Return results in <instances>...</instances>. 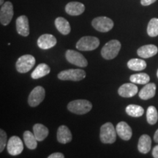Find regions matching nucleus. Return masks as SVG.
<instances>
[{
	"mask_svg": "<svg viewBox=\"0 0 158 158\" xmlns=\"http://www.w3.org/2000/svg\"><path fill=\"white\" fill-rule=\"evenodd\" d=\"M121 43L117 40H111L106 43L101 49L102 56L108 60L116 58L121 49Z\"/></svg>",
	"mask_w": 158,
	"mask_h": 158,
	"instance_id": "obj_1",
	"label": "nucleus"
},
{
	"mask_svg": "<svg viewBox=\"0 0 158 158\" xmlns=\"http://www.w3.org/2000/svg\"><path fill=\"white\" fill-rule=\"evenodd\" d=\"M92 108V104L86 100H76L69 102L68 109L72 113L83 115L89 112Z\"/></svg>",
	"mask_w": 158,
	"mask_h": 158,
	"instance_id": "obj_2",
	"label": "nucleus"
},
{
	"mask_svg": "<svg viewBox=\"0 0 158 158\" xmlns=\"http://www.w3.org/2000/svg\"><path fill=\"white\" fill-rule=\"evenodd\" d=\"M116 130L113 124L107 122L100 127V138L103 143H114L116 140Z\"/></svg>",
	"mask_w": 158,
	"mask_h": 158,
	"instance_id": "obj_3",
	"label": "nucleus"
},
{
	"mask_svg": "<svg viewBox=\"0 0 158 158\" xmlns=\"http://www.w3.org/2000/svg\"><path fill=\"white\" fill-rule=\"evenodd\" d=\"M100 45V40L98 37L93 36H85L81 38L76 43L78 50L87 51L95 50Z\"/></svg>",
	"mask_w": 158,
	"mask_h": 158,
	"instance_id": "obj_4",
	"label": "nucleus"
},
{
	"mask_svg": "<svg viewBox=\"0 0 158 158\" xmlns=\"http://www.w3.org/2000/svg\"><path fill=\"white\" fill-rule=\"evenodd\" d=\"M86 73L81 69H69L63 70L58 74V78L62 81H79L85 78Z\"/></svg>",
	"mask_w": 158,
	"mask_h": 158,
	"instance_id": "obj_5",
	"label": "nucleus"
},
{
	"mask_svg": "<svg viewBox=\"0 0 158 158\" xmlns=\"http://www.w3.org/2000/svg\"><path fill=\"white\" fill-rule=\"evenodd\" d=\"M35 64V58L32 55L26 54L19 57L15 64L16 70L20 73H26L31 70Z\"/></svg>",
	"mask_w": 158,
	"mask_h": 158,
	"instance_id": "obj_6",
	"label": "nucleus"
},
{
	"mask_svg": "<svg viewBox=\"0 0 158 158\" xmlns=\"http://www.w3.org/2000/svg\"><path fill=\"white\" fill-rule=\"evenodd\" d=\"M92 25L97 31L100 32H108L114 27V22L109 18L100 16L92 20Z\"/></svg>",
	"mask_w": 158,
	"mask_h": 158,
	"instance_id": "obj_7",
	"label": "nucleus"
},
{
	"mask_svg": "<svg viewBox=\"0 0 158 158\" xmlns=\"http://www.w3.org/2000/svg\"><path fill=\"white\" fill-rule=\"evenodd\" d=\"M67 60L70 64H73L76 66L85 68L88 65V62L84 55L74 50H68L65 54Z\"/></svg>",
	"mask_w": 158,
	"mask_h": 158,
	"instance_id": "obj_8",
	"label": "nucleus"
},
{
	"mask_svg": "<svg viewBox=\"0 0 158 158\" xmlns=\"http://www.w3.org/2000/svg\"><path fill=\"white\" fill-rule=\"evenodd\" d=\"M45 95V91L43 86H37L29 94L28 103L31 107H36L43 101Z\"/></svg>",
	"mask_w": 158,
	"mask_h": 158,
	"instance_id": "obj_9",
	"label": "nucleus"
},
{
	"mask_svg": "<svg viewBox=\"0 0 158 158\" xmlns=\"http://www.w3.org/2000/svg\"><path fill=\"white\" fill-rule=\"evenodd\" d=\"M13 6L10 2H6L2 5L0 10V22L3 26H7L10 23L13 17Z\"/></svg>",
	"mask_w": 158,
	"mask_h": 158,
	"instance_id": "obj_10",
	"label": "nucleus"
},
{
	"mask_svg": "<svg viewBox=\"0 0 158 158\" xmlns=\"http://www.w3.org/2000/svg\"><path fill=\"white\" fill-rule=\"evenodd\" d=\"M7 149L10 155H19L23 152V143L18 136H12L7 143Z\"/></svg>",
	"mask_w": 158,
	"mask_h": 158,
	"instance_id": "obj_11",
	"label": "nucleus"
},
{
	"mask_svg": "<svg viewBox=\"0 0 158 158\" xmlns=\"http://www.w3.org/2000/svg\"><path fill=\"white\" fill-rule=\"evenodd\" d=\"M57 40L54 35L51 34H44L41 35L37 40V45L40 48L43 50L50 49L55 46Z\"/></svg>",
	"mask_w": 158,
	"mask_h": 158,
	"instance_id": "obj_12",
	"label": "nucleus"
},
{
	"mask_svg": "<svg viewBox=\"0 0 158 158\" xmlns=\"http://www.w3.org/2000/svg\"><path fill=\"white\" fill-rule=\"evenodd\" d=\"M117 135L124 141H129L133 135V131L129 124L125 122H118L116 127Z\"/></svg>",
	"mask_w": 158,
	"mask_h": 158,
	"instance_id": "obj_13",
	"label": "nucleus"
},
{
	"mask_svg": "<svg viewBox=\"0 0 158 158\" xmlns=\"http://www.w3.org/2000/svg\"><path fill=\"white\" fill-rule=\"evenodd\" d=\"M134 83H127L122 85L118 89V93L122 98H132L138 93V86Z\"/></svg>",
	"mask_w": 158,
	"mask_h": 158,
	"instance_id": "obj_14",
	"label": "nucleus"
},
{
	"mask_svg": "<svg viewBox=\"0 0 158 158\" xmlns=\"http://www.w3.org/2000/svg\"><path fill=\"white\" fill-rule=\"evenodd\" d=\"M16 30L21 36L27 37L29 35V20L26 15H21L16 19Z\"/></svg>",
	"mask_w": 158,
	"mask_h": 158,
	"instance_id": "obj_15",
	"label": "nucleus"
},
{
	"mask_svg": "<svg viewBox=\"0 0 158 158\" xmlns=\"http://www.w3.org/2000/svg\"><path fill=\"white\" fill-rule=\"evenodd\" d=\"M85 10V6L84 4L78 2H70L68 3L65 7V11L68 15H81Z\"/></svg>",
	"mask_w": 158,
	"mask_h": 158,
	"instance_id": "obj_16",
	"label": "nucleus"
},
{
	"mask_svg": "<svg viewBox=\"0 0 158 158\" xmlns=\"http://www.w3.org/2000/svg\"><path fill=\"white\" fill-rule=\"evenodd\" d=\"M158 52L157 47L155 45L149 44L141 46L137 51V54L141 58L147 59L155 56Z\"/></svg>",
	"mask_w": 158,
	"mask_h": 158,
	"instance_id": "obj_17",
	"label": "nucleus"
},
{
	"mask_svg": "<svg viewBox=\"0 0 158 158\" xmlns=\"http://www.w3.org/2000/svg\"><path fill=\"white\" fill-rule=\"evenodd\" d=\"M72 133L65 125L60 126L57 130V141L60 143L65 144L72 141Z\"/></svg>",
	"mask_w": 158,
	"mask_h": 158,
	"instance_id": "obj_18",
	"label": "nucleus"
},
{
	"mask_svg": "<svg viewBox=\"0 0 158 158\" xmlns=\"http://www.w3.org/2000/svg\"><path fill=\"white\" fill-rule=\"evenodd\" d=\"M156 85L154 83H148L140 91L138 95L139 98L143 100H147L152 98L156 94Z\"/></svg>",
	"mask_w": 158,
	"mask_h": 158,
	"instance_id": "obj_19",
	"label": "nucleus"
},
{
	"mask_svg": "<svg viewBox=\"0 0 158 158\" xmlns=\"http://www.w3.org/2000/svg\"><path fill=\"white\" fill-rule=\"evenodd\" d=\"M152 140L148 135H142L139 138L138 143V149L142 154H147L151 149Z\"/></svg>",
	"mask_w": 158,
	"mask_h": 158,
	"instance_id": "obj_20",
	"label": "nucleus"
},
{
	"mask_svg": "<svg viewBox=\"0 0 158 158\" xmlns=\"http://www.w3.org/2000/svg\"><path fill=\"white\" fill-rule=\"evenodd\" d=\"M50 72V67L45 63H41V64L37 65V68L35 69L32 73L31 74V77L33 79H39L48 75Z\"/></svg>",
	"mask_w": 158,
	"mask_h": 158,
	"instance_id": "obj_21",
	"label": "nucleus"
},
{
	"mask_svg": "<svg viewBox=\"0 0 158 158\" xmlns=\"http://www.w3.org/2000/svg\"><path fill=\"white\" fill-rule=\"evenodd\" d=\"M55 26H56L57 30L64 35H68L71 31L70 23L63 17H58L56 19Z\"/></svg>",
	"mask_w": 158,
	"mask_h": 158,
	"instance_id": "obj_22",
	"label": "nucleus"
},
{
	"mask_svg": "<svg viewBox=\"0 0 158 158\" xmlns=\"http://www.w3.org/2000/svg\"><path fill=\"white\" fill-rule=\"evenodd\" d=\"M48 129L42 124H35L33 127V133L38 141H43L48 135Z\"/></svg>",
	"mask_w": 158,
	"mask_h": 158,
	"instance_id": "obj_23",
	"label": "nucleus"
},
{
	"mask_svg": "<svg viewBox=\"0 0 158 158\" xmlns=\"http://www.w3.org/2000/svg\"><path fill=\"white\" fill-rule=\"evenodd\" d=\"M23 141L27 147L29 149H35L37 147V140L35 138L34 133L27 130L23 133Z\"/></svg>",
	"mask_w": 158,
	"mask_h": 158,
	"instance_id": "obj_24",
	"label": "nucleus"
},
{
	"mask_svg": "<svg viewBox=\"0 0 158 158\" xmlns=\"http://www.w3.org/2000/svg\"><path fill=\"white\" fill-rule=\"evenodd\" d=\"M127 67L134 71H141L147 68V63L143 59H132L128 61Z\"/></svg>",
	"mask_w": 158,
	"mask_h": 158,
	"instance_id": "obj_25",
	"label": "nucleus"
},
{
	"mask_svg": "<svg viewBox=\"0 0 158 158\" xmlns=\"http://www.w3.org/2000/svg\"><path fill=\"white\" fill-rule=\"evenodd\" d=\"M126 113L133 117H140L144 113V109L138 105L130 104L126 107Z\"/></svg>",
	"mask_w": 158,
	"mask_h": 158,
	"instance_id": "obj_26",
	"label": "nucleus"
},
{
	"mask_svg": "<svg viewBox=\"0 0 158 158\" xmlns=\"http://www.w3.org/2000/svg\"><path fill=\"white\" fill-rule=\"evenodd\" d=\"M130 81L134 84H147L149 82L150 77L149 75L144 73H137L132 75L130 78Z\"/></svg>",
	"mask_w": 158,
	"mask_h": 158,
	"instance_id": "obj_27",
	"label": "nucleus"
},
{
	"mask_svg": "<svg viewBox=\"0 0 158 158\" xmlns=\"http://www.w3.org/2000/svg\"><path fill=\"white\" fill-rule=\"evenodd\" d=\"M147 119L148 123L151 125H154L157 123L158 120V113L155 106H151L147 108Z\"/></svg>",
	"mask_w": 158,
	"mask_h": 158,
	"instance_id": "obj_28",
	"label": "nucleus"
},
{
	"mask_svg": "<svg viewBox=\"0 0 158 158\" xmlns=\"http://www.w3.org/2000/svg\"><path fill=\"white\" fill-rule=\"evenodd\" d=\"M147 34L152 37H157L158 35V19L157 18L150 20L147 27Z\"/></svg>",
	"mask_w": 158,
	"mask_h": 158,
	"instance_id": "obj_29",
	"label": "nucleus"
},
{
	"mask_svg": "<svg viewBox=\"0 0 158 158\" xmlns=\"http://www.w3.org/2000/svg\"><path fill=\"white\" fill-rule=\"evenodd\" d=\"M7 134L3 130H0V152H2L7 146Z\"/></svg>",
	"mask_w": 158,
	"mask_h": 158,
	"instance_id": "obj_30",
	"label": "nucleus"
},
{
	"mask_svg": "<svg viewBox=\"0 0 158 158\" xmlns=\"http://www.w3.org/2000/svg\"><path fill=\"white\" fill-rule=\"evenodd\" d=\"M48 158H64V156L62 153L60 152H56V153H53L50 155L48 157Z\"/></svg>",
	"mask_w": 158,
	"mask_h": 158,
	"instance_id": "obj_31",
	"label": "nucleus"
},
{
	"mask_svg": "<svg viewBox=\"0 0 158 158\" xmlns=\"http://www.w3.org/2000/svg\"><path fill=\"white\" fill-rule=\"evenodd\" d=\"M157 0H141V4L143 6H148L155 3Z\"/></svg>",
	"mask_w": 158,
	"mask_h": 158,
	"instance_id": "obj_32",
	"label": "nucleus"
},
{
	"mask_svg": "<svg viewBox=\"0 0 158 158\" xmlns=\"http://www.w3.org/2000/svg\"><path fill=\"white\" fill-rule=\"evenodd\" d=\"M152 156L155 158H158V145L154 147L152 150Z\"/></svg>",
	"mask_w": 158,
	"mask_h": 158,
	"instance_id": "obj_33",
	"label": "nucleus"
},
{
	"mask_svg": "<svg viewBox=\"0 0 158 158\" xmlns=\"http://www.w3.org/2000/svg\"><path fill=\"white\" fill-rule=\"evenodd\" d=\"M154 141L158 143V129L156 130L155 135H154Z\"/></svg>",
	"mask_w": 158,
	"mask_h": 158,
	"instance_id": "obj_34",
	"label": "nucleus"
},
{
	"mask_svg": "<svg viewBox=\"0 0 158 158\" xmlns=\"http://www.w3.org/2000/svg\"><path fill=\"white\" fill-rule=\"evenodd\" d=\"M4 4V0H0V5H2Z\"/></svg>",
	"mask_w": 158,
	"mask_h": 158,
	"instance_id": "obj_35",
	"label": "nucleus"
},
{
	"mask_svg": "<svg viewBox=\"0 0 158 158\" xmlns=\"http://www.w3.org/2000/svg\"><path fill=\"white\" fill-rule=\"evenodd\" d=\"M157 78H158V70L157 71Z\"/></svg>",
	"mask_w": 158,
	"mask_h": 158,
	"instance_id": "obj_36",
	"label": "nucleus"
}]
</instances>
